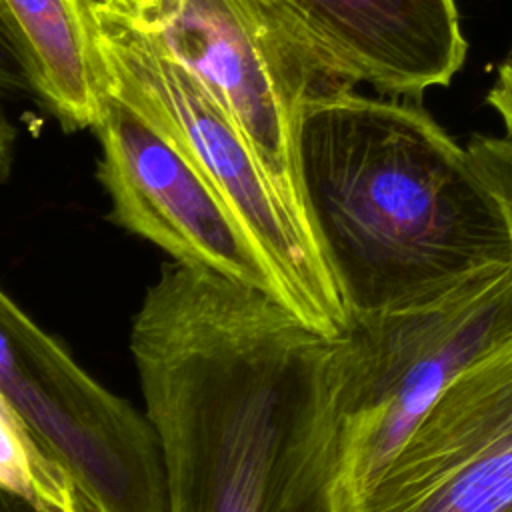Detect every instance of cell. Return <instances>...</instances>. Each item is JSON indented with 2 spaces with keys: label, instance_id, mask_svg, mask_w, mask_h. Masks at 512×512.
Returning <instances> with one entry per match:
<instances>
[{
  "label": "cell",
  "instance_id": "obj_1",
  "mask_svg": "<svg viewBox=\"0 0 512 512\" xmlns=\"http://www.w3.org/2000/svg\"><path fill=\"white\" fill-rule=\"evenodd\" d=\"M130 352L166 512H338L332 340L254 286L172 262Z\"/></svg>",
  "mask_w": 512,
  "mask_h": 512
},
{
  "label": "cell",
  "instance_id": "obj_2",
  "mask_svg": "<svg viewBox=\"0 0 512 512\" xmlns=\"http://www.w3.org/2000/svg\"><path fill=\"white\" fill-rule=\"evenodd\" d=\"M296 166L312 238L350 318L512 262L506 218L466 148L414 104L354 90L308 102Z\"/></svg>",
  "mask_w": 512,
  "mask_h": 512
},
{
  "label": "cell",
  "instance_id": "obj_3",
  "mask_svg": "<svg viewBox=\"0 0 512 512\" xmlns=\"http://www.w3.org/2000/svg\"><path fill=\"white\" fill-rule=\"evenodd\" d=\"M108 92L138 112L206 180L272 274L278 302L328 340L350 314L310 226L272 184L212 96L120 10L90 4Z\"/></svg>",
  "mask_w": 512,
  "mask_h": 512
},
{
  "label": "cell",
  "instance_id": "obj_4",
  "mask_svg": "<svg viewBox=\"0 0 512 512\" xmlns=\"http://www.w3.org/2000/svg\"><path fill=\"white\" fill-rule=\"evenodd\" d=\"M512 340V262L402 308L352 316L332 340L336 508L396 452L434 400Z\"/></svg>",
  "mask_w": 512,
  "mask_h": 512
},
{
  "label": "cell",
  "instance_id": "obj_5",
  "mask_svg": "<svg viewBox=\"0 0 512 512\" xmlns=\"http://www.w3.org/2000/svg\"><path fill=\"white\" fill-rule=\"evenodd\" d=\"M128 16L212 96L306 220L296 166L302 110L352 86L272 0H144Z\"/></svg>",
  "mask_w": 512,
  "mask_h": 512
},
{
  "label": "cell",
  "instance_id": "obj_6",
  "mask_svg": "<svg viewBox=\"0 0 512 512\" xmlns=\"http://www.w3.org/2000/svg\"><path fill=\"white\" fill-rule=\"evenodd\" d=\"M0 396L94 512H166L156 434L0 288Z\"/></svg>",
  "mask_w": 512,
  "mask_h": 512
},
{
  "label": "cell",
  "instance_id": "obj_7",
  "mask_svg": "<svg viewBox=\"0 0 512 512\" xmlns=\"http://www.w3.org/2000/svg\"><path fill=\"white\" fill-rule=\"evenodd\" d=\"M338 512H512V340L462 372Z\"/></svg>",
  "mask_w": 512,
  "mask_h": 512
},
{
  "label": "cell",
  "instance_id": "obj_8",
  "mask_svg": "<svg viewBox=\"0 0 512 512\" xmlns=\"http://www.w3.org/2000/svg\"><path fill=\"white\" fill-rule=\"evenodd\" d=\"M94 130L102 144L100 180L116 222L166 250L174 262L210 268L278 302L272 274L248 236L158 130L112 94Z\"/></svg>",
  "mask_w": 512,
  "mask_h": 512
},
{
  "label": "cell",
  "instance_id": "obj_9",
  "mask_svg": "<svg viewBox=\"0 0 512 512\" xmlns=\"http://www.w3.org/2000/svg\"><path fill=\"white\" fill-rule=\"evenodd\" d=\"M348 86L420 100L466 58L456 0H272Z\"/></svg>",
  "mask_w": 512,
  "mask_h": 512
},
{
  "label": "cell",
  "instance_id": "obj_10",
  "mask_svg": "<svg viewBox=\"0 0 512 512\" xmlns=\"http://www.w3.org/2000/svg\"><path fill=\"white\" fill-rule=\"evenodd\" d=\"M34 90L68 128H94L110 96L88 0H0Z\"/></svg>",
  "mask_w": 512,
  "mask_h": 512
},
{
  "label": "cell",
  "instance_id": "obj_11",
  "mask_svg": "<svg viewBox=\"0 0 512 512\" xmlns=\"http://www.w3.org/2000/svg\"><path fill=\"white\" fill-rule=\"evenodd\" d=\"M0 490L42 512H94L76 482L52 462L12 416L0 412Z\"/></svg>",
  "mask_w": 512,
  "mask_h": 512
},
{
  "label": "cell",
  "instance_id": "obj_12",
  "mask_svg": "<svg viewBox=\"0 0 512 512\" xmlns=\"http://www.w3.org/2000/svg\"><path fill=\"white\" fill-rule=\"evenodd\" d=\"M466 152L496 198L508 226L512 244V140L506 136H474Z\"/></svg>",
  "mask_w": 512,
  "mask_h": 512
},
{
  "label": "cell",
  "instance_id": "obj_13",
  "mask_svg": "<svg viewBox=\"0 0 512 512\" xmlns=\"http://www.w3.org/2000/svg\"><path fill=\"white\" fill-rule=\"evenodd\" d=\"M34 90L32 72L20 44L0 14V94H30Z\"/></svg>",
  "mask_w": 512,
  "mask_h": 512
},
{
  "label": "cell",
  "instance_id": "obj_14",
  "mask_svg": "<svg viewBox=\"0 0 512 512\" xmlns=\"http://www.w3.org/2000/svg\"><path fill=\"white\" fill-rule=\"evenodd\" d=\"M486 102L498 114L504 126V136L512 140V48L496 70V78L486 94Z\"/></svg>",
  "mask_w": 512,
  "mask_h": 512
},
{
  "label": "cell",
  "instance_id": "obj_15",
  "mask_svg": "<svg viewBox=\"0 0 512 512\" xmlns=\"http://www.w3.org/2000/svg\"><path fill=\"white\" fill-rule=\"evenodd\" d=\"M16 136H18V130L4 106V96L0 94V180L6 178L12 168Z\"/></svg>",
  "mask_w": 512,
  "mask_h": 512
},
{
  "label": "cell",
  "instance_id": "obj_16",
  "mask_svg": "<svg viewBox=\"0 0 512 512\" xmlns=\"http://www.w3.org/2000/svg\"><path fill=\"white\" fill-rule=\"evenodd\" d=\"M0 512H42L34 504L0 490Z\"/></svg>",
  "mask_w": 512,
  "mask_h": 512
},
{
  "label": "cell",
  "instance_id": "obj_17",
  "mask_svg": "<svg viewBox=\"0 0 512 512\" xmlns=\"http://www.w3.org/2000/svg\"><path fill=\"white\" fill-rule=\"evenodd\" d=\"M90 4H96V6H108V8H114V10H120V12H134L144 0H88Z\"/></svg>",
  "mask_w": 512,
  "mask_h": 512
}]
</instances>
